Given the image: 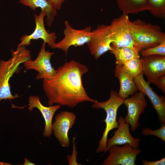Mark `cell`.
Returning <instances> with one entry per match:
<instances>
[{"label":"cell","instance_id":"17","mask_svg":"<svg viewBox=\"0 0 165 165\" xmlns=\"http://www.w3.org/2000/svg\"><path fill=\"white\" fill-rule=\"evenodd\" d=\"M115 75L119 80L120 88L118 94L122 97L128 98L138 91L133 78L125 72L122 65H116Z\"/></svg>","mask_w":165,"mask_h":165},{"label":"cell","instance_id":"28","mask_svg":"<svg viewBox=\"0 0 165 165\" xmlns=\"http://www.w3.org/2000/svg\"><path fill=\"white\" fill-rule=\"evenodd\" d=\"M56 8L57 10H59L61 8L62 4L65 0H47Z\"/></svg>","mask_w":165,"mask_h":165},{"label":"cell","instance_id":"8","mask_svg":"<svg viewBox=\"0 0 165 165\" xmlns=\"http://www.w3.org/2000/svg\"><path fill=\"white\" fill-rule=\"evenodd\" d=\"M64 38L57 43H55L54 49L58 48L64 51L67 57L69 48L73 46L75 47L83 46L90 39L92 35L91 27H86L82 30L73 28L68 20L64 23Z\"/></svg>","mask_w":165,"mask_h":165},{"label":"cell","instance_id":"25","mask_svg":"<svg viewBox=\"0 0 165 165\" xmlns=\"http://www.w3.org/2000/svg\"><path fill=\"white\" fill-rule=\"evenodd\" d=\"M75 136L73 138V150L72 155L67 156L68 162L69 165H80L82 164H78L76 161L77 152L76 148V144L75 142Z\"/></svg>","mask_w":165,"mask_h":165},{"label":"cell","instance_id":"29","mask_svg":"<svg viewBox=\"0 0 165 165\" xmlns=\"http://www.w3.org/2000/svg\"><path fill=\"white\" fill-rule=\"evenodd\" d=\"M25 162L23 165H35L34 163L30 162L27 158H24Z\"/></svg>","mask_w":165,"mask_h":165},{"label":"cell","instance_id":"24","mask_svg":"<svg viewBox=\"0 0 165 165\" xmlns=\"http://www.w3.org/2000/svg\"><path fill=\"white\" fill-rule=\"evenodd\" d=\"M141 134L145 136H156L165 142V125L161 126L160 128L155 130H152L149 128L145 127L142 129Z\"/></svg>","mask_w":165,"mask_h":165},{"label":"cell","instance_id":"22","mask_svg":"<svg viewBox=\"0 0 165 165\" xmlns=\"http://www.w3.org/2000/svg\"><path fill=\"white\" fill-rule=\"evenodd\" d=\"M148 10L154 16L162 18L165 16V0H148Z\"/></svg>","mask_w":165,"mask_h":165},{"label":"cell","instance_id":"2","mask_svg":"<svg viewBox=\"0 0 165 165\" xmlns=\"http://www.w3.org/2000/svg\"><path fill=\"white\" fill-rule=\"evenodd\" d=\"M11 51V58L6 61H0V102L2 100L11 101L19 97L11 93L9 80L19 70L20 65L31 58V51L25 46H17L16 51Z\"/></svg>","mask_w":165,"mask_h":165},{"label":"cell","instance_id":"1","mask_svg":"<svg viewBox=\"0 0 165 165\" xmlns=\"http://www.w3.org/2000/svg\"><path fill=\"white\" fill-rule=\"evenodd\" d=\"M56 70L52 79H43L49 106L56 104L73 108L84 102H94V99L88 96L82 82V76L89 71L86 66L72 60Z\"/></svg>","mask_w":165,"mask_h":165},{"label":"cell","instance_id":"4","mask_svg":"<svg viewBox=\"0 0 165 165\" xmlns=\"http://www.w3.org/2000/svg\"><path fill=\"white\" fill-rule=\"evenodd\" d=\"M125 99L120 96L116 91L112 90L110 93V98L107 101L99 102L94 100L92 108L103 109L106 113V119L103 121L106 123V127L99 141L96 152L99 153L104 151L107 147L109 132L111 130L118 127V123L116 119L117 112L119 107L124 104Z\"/></svg>","mask_w":165,"mask_h":165},{"label":"cell","instance_id":"14","mask_svg":"<svg viewBox=\"0 0 165 165\" xmlns=\"http://www.w3.org/2000/svg\"><path fill=\"white\" fill-rule=\"evenodd\" d=\"M118 123V129L114 132L113 136L107 140L106 148L103 154L113 145H120L129 144L134 148H138L140 139L134 138L131 135L129 130L130 125L126 122L124 118L122 116L119 117Z\"/></svg>","mask_w":165,"mask_h":165},{"label":"cell","instance_id":"20","mask_svg":"<svg viewBox=\"0 0 165 165\" xmlns=\"http://www.w3.org/2000/svg\"><path fill=\"white\" fill-rule=\"evenodd\" d=\"M111 47L110 52L114 55L117 65H122L127 61L140 57L139 52L135 48L128 47Z\"/></svg>","mask_w":165,"mask_h":165},{"label":"cell","instance_id":"3","mask_svg":"<svg viewBox=\"0 0 165 165\" xmlns=\"http://www.w3.org/2000/svg\"><path fill=\"white\" fill-rule=\"evenodd\" d=\"M130 31L134 46L139 52L157 46L165 40V33L159 26L139 19L130 23Z\"/></svg>","mask_w":165,"mask_h":165},{"label":"cell","instance_id":"11","mask_svg":"<svg viewBox=\"0 0 165 165\" xmlns=\"http://www.w3.org/2000/svg\"><path fill=\"white\" fill-rule=\"evenodd\" d=\"M76 118L75 113L67 111L61 112L55 117V121L52 123V131L60 145L64 147L69 146L68 132L75 124Z\"/></svg>","mask_w":165,"mask_h":165},{"label":"cell","instance_id":"18","mask_svg":"<svg viewBox=\"0 0 165 165\" xmlns=\"http://www.w3.org/2000/svg\"><path fill=\"white\" fill-rule=\"evenodd\" d=\"M19 2L29 7L34 11L37 8H40L41 11L46 14V21L48 26L53 23L57 14V10L47 0H20Z\"/></svg>","mask_w":165,"mask_h":165},{"label":"cell","instance_id":"5","mask_svg":"<svg viewBox=\"0 0 165 165\" xmlns=\"http://www.w3.org/2000/svg\"><path fill=\"white\" fill-rule=\"evenodd\" d=\"M130 22L128 15L123 13L112 20L110 25L113 40L111 47H128L136 49L130 31Z\"/></svg>","mask_w":165,"mask_h":165},{"label":"cell","instance_id":"9","mask_svg":"<svg viewBox=\"0 0 165 165\" xmlns=\"http://www.w3.org/2000/svg\"><path fill=\"white\" fill-rule=\"evenodd\" d=\"M108 150L109 155L102 165H135L137 156L141 152L140 149H134L129 144L122 147L113 145Z\"/></svg>","mask_w":165,"mask_h":165},{"label":"cell","instance_id":"15","mask_svg":"<svg viewBox=\"0 0 165 165\" xmlns=\"http://www.w3.org/2000/svg\"><path fill=\"white\" fill-rule=\"evenodd\" d=\"M143 74L151 83L159 76L165 74V56L149 55L140 58Z\"/></svg>","mask_w":165,"mask_h":165},{"label":"cell","instance_id":"16","mask_svg":"<svg viewBox=\"0 0 165 165\" xmlns=\"http://www.w3.org/2000/svg\"><path fill=\"white\" fill-rule=\"evenodd\" d=\"M28 110L32 112L33 109L37 108L42 113L45 122L44 130L43 135L45 137H50L52 134V120L56 111L60 108L58 105L47 107L41 103L38 96L31 95L29 98Z\"/></svg>","mask_w":165,"mask_h":165},{"label":"cell","instance_id":"7","mask_svg":"<svg viewBox=\"0 0 165 165\" xmlns=\"http://www.w3.org/2000/svg\"><path fill=\"white\" fill-rule=\"evenodd\" d=\"M46 43L43 42L41 49L38 53L37 58L34 60L31 59L24 63L26 71L33 69L38 73L36 76V80L52 79L56 73V70L52 66L50 61L54 52L46 51Z\"/></svg>","mask_w":165,"mask_h":165},{"label":"cell","instance_id":"26","mask_svg":"<svg viewBox=\"0 0 165 165\" xmlns=\"http://www.w3.org/2000/svg\"><path fill=\"white\" fill-rule=\"evenodd\" d=\"M151 83L155 84L165 94V74L159 76Z\"/></svg>","mask_w":165,"mask_h":165},{"label":"cell","instance_id":"23","mask_svg":"<svg viewBox=\"0 0 165 165\" xmlns=\"http://www.w3.org/2000/svg\"><path fill=\"white\" fill-rule=\"evenodd\" d=\"M139 53L142 56L156 55L165 56V40L159 45L146 50H141Z\"/></svg>","mask_w":165,"mask_h":165},{"label":"cell","instance_id":"27","mask_svg":"<svg viewBox=\"0 0 165 165\" xmlns=\"http://www.w3.org/2000/svg\"><path fill=\"white\" fill-rule=\"evenodd\" d=\"M143 165H164L165 164V157L156 161H148L143 160L142 161Z\"/></svg>","mask_w":165,"mask_h":165},{"label":"cell","instance_id":"13","mask_svg":"<svg viewBox=\"0 0 165 165\" xmlns=\"http://www.w3.org/2000/svg\"><path fill=\"white\" fill-rule=\"evenodd\" d=\"M143 72L139 75L133 78L138 90L147 95L149 99L158 116L160 126L165 125V98L159 96L150 87L149 83L144 79Z\"/></svg>","mask_w":165,"mask_h":165},{"label":"cell","instance_id":"6","mask_svg":"<svg viewBox=\"0 0 165 165\" xmlns=\"http://www.w3.org/2000/svg\"><path fill=\"white\" fill-rule=\"evenodd\" d=\"M112 42L110 25L102 24L92 31L90 39L86 44L91 54L97 59L112 49L111 44Z\"/></svg>","mask_w":165,"mask_h":165},{"label":"cell","instance_id":"21","mask_svg":"<svg viewBox=\"0 0 165 165\" xmlns=\"http://www.w3.org/2000/svg\"><path fill=\"white\" fill-rule=\"evenodd\" d=\"M122 65L125 72L133 78L138 76L143 72L140 58H134L127 61Z\"/></svg>","mask_w":165,"mask_h":165},{"label":"cell","instance_id":"12","mask_svg":"<svg viewBox=\"0 0 165 165\" xmlns=\"http://www.w3.org/2000/svg\"><path fill=\"white\" fill-rule=\"evenodd\" d=\"M46 14L41 11L38 15L35 13L34 15L35 28L33 32L31 35H23L20 39V42L17 46H28L31 44V40L41 39L43 42L47 43L49 46L53 49L55 41L57 38L55 32L49 33L46 30L44 24V19Z\"/></svg>","mask_w":165,"mask_h":165},{"label":"cell","instance_id":"19","mask_svg":"<svg viewBox=\"0 0 165 165\" xmlns=\"http://www.w3.org/2000/svg\"><path fill=\"white\" fill-rule=\"evenodd\" d=\"M119 9L126 14H137L148 10V0H116Z\"/></svg>","mask_w":165,"mask_h":165},{"label":"cell","instance_id":"10","mask_svg":"<svg viewBox=\"0 0 165 165\" xmlns=\"http://www.w3.org/2000/svg\"><path fill=\"white\" fill-rule=\"evenodd\" d=\"M145 96L144 93L139 91L130 97L126 98L124 101V104L128 109L127 115L124 119L126 122L130 126L133 132L140 127L138 120L147 106L148 102Z\"/></svg>","mask_w":165,"mask_h":165}]
</instances>
